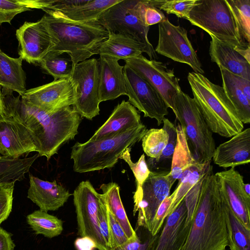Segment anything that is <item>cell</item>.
Here are the masks:
<instances>
[{"instance_id": "4316f807", "label": "cell", "mask_w": 250, "mask_h": 250, "mask_svg": "<svg viewBox=\"0 0 250 250\" xmlns=\"http://www.w3.org/2000/svg\"><path fill=\"white\" fill-rule=\"evenodd\" d=\"M121 0H88L81 4L62 7L54 11L62 17L76 22L97 21L104 11Z\"/></svg>"}, {"instance_id": "8d00e7d4", "label": "cell", "mask_w": 250, "mask_h": 250, "mask_svg": "<svg viewBox=\"0 0 250 250\" xmlns=\"http://www.w3.org/2000/svg\"><path fill=\"white\" fill-rule=\"evenodd\" d=\"M231 7L243 38L250 42V0H227Z\"/></svg>"}, {"instance_id": "ac0fdd59", "label": "cell", "mask_w": 250, "mask_h": 250, "mask_svg": "<svg viewBox=\"0 0 250 250\" xmlns=\"http://www.w3.org/2000/svg\"><path fill=\"white\" fill-rule=\"evenodd\" d=\"M31 134L26 127L13 117L3 113L0 116V154L19 158L36 151Z\"/></svg>"}, {"instance_id": "30bf717a", "label": "cell", "mask_w": 250, "mask_h": 250, "mask_svg": "<svg viewBox=\"0 0 250 250\" xmlns=\"http://www.w3.org/2000/svg\"><path fill=\"white\" fill-rule=\"evenodd\" d=\"M70 77L77 85L73 108L82 118L92 120L100 110L98 60L92 58L74 65Z\"/></svg>"}, {"instance_id": "8992f818", "label": "cell", "mask_w": 250, "mask_h": 250, "mask_svg": "<svg viewBox=\"0 0 250 250\" xmlns=\"http://www.w3.org/2000/svg\"><path fill=\"white\" fill-rule=\"evenodd\" d=\"M190 23L236 49L250 47L242 37L234 13L227 0H197L189 13Z\"/></svg>"}, {"instance_id": "d6986e66", "label": "cell", "mask_w": 250, "mask_h": 250, "mask_svg": "<svg viewBox=\"0 0 250 250\" xmlns=\"http://www.w3.org/2000/svg\"><path fill=\"white\" fill-rule=\"evenodd\" d=\"M27 198L45 212L62 207L71 195L69 190L55 180L44 181L29 174Z\"/></svg>"}, {"instance_id": "836d02e7", "label": "cell", "mask_w": 250, "mask_h": 250, "mask_svg": "<svg viewBox=\"0 0 250 250\" xmlns=\"http://www.w3.org/2000/svg\"><path fill=\"white\" fill-rule=\"evenodd\" d=\"M163 127L167 132L169 138L168 143L157 159L149 158L146 162L150 171H170L172 156L177 141L176 127L167 118L163 121Z\"/></svg>"}, {"instance_id": "1f68e13d", "label": "cell", "mask_w": 250, "mask_h": 250, "mask_svg": "<svg viewBox=\"0 0 250 250\" xmlns=\"http://www.w3.org/2000/svg\"><path fill=\"white\" fill-rule=\"evenodd\" d=\"M38 154L24 158L0 157V182L20 181L25 177Z\"/></svg>"}, {"instance_id": "d6a6232c", "label": "cell", "mask_w": 250, "mask_h": 250, "mask_svg": "<svg viewBox=\"0 0 250 250\" xmlns=\"http://www.w3.org/2000/svg\"><path fill=\"white\" fill-rule=\"evenodd\" d=\"M26 220L36 234H42L49 238L60 235L63 231L62 220L40 209L28 215Z\"/></svg>"}, {"instance_id": "11a10c76", "label": "cell", "mask_w": 250, "mask_h": 250, "mask_svg": "<svg viewBox=\"0 0 250 250\" xmlns=\"http://www.w3.org/2000/svg\"><path fill=\"white\" fill-rule=\"evenodd\" d=\"M1 155H0V157H1Z\"/></svg>"}, {"instance_id": "b9f144b4", "label": "cell", "mask_w": 250, "mask_h": 250, "mask_svg": "<svg viewBox=\"0 0 250 250\" xmlns=\"http://www.w3.org/2000/svg\"><path fill=\"white\" fill-rule=\"evenodd\" d=\"M196 1L197 0H162L159 9L168 14H173L179 18L187 19Z\"/></svg>"}, {"instance_id": "816d5d0a", "label": "cell", "mask_w": 250, "mask_h": 250, "mask_svg": "<svg viewBox=\"0 0 250 250\" xmlns=\"http://www.w3.org/2000/svg\"><path fill=\"white\" fill-rule=\"evenodd\" d=\"M243 188L245 192L249 196H250V185L249 184L244 183Z\"/></svg>"}, {"instance_id": "5bb4252c", "label": "cell", "mask_w": 250, "mask_h": 250, "mask_svg": "<svg viewBox=\"0 0 250 250\" xmlns=\"http://www.w3.org/2000/svg\"><path fill=\"white\" fill-rule=\"evenodd\" d=\"M77 98V85L70 77L26 90L22 101L49 113L72 106Z\"/></svg>"}, {"instance_id": "8fae6325", "label": "cell", "mask_w": 250, "mask_h": 250, "mask_svg": "<svg viewBox=\"0 0 250 250\" xmlns=\"http://www.w3.org/2000/svg\"><path fill=\"white\" fill-rule=\"evenodd\" d=\"M158 35V43L154 49L156 53L188 65L194 72L204 74L188 32L184 27L174 25L166 18L159 23Z\"/></svg>"}, {"instance_id": "db71d44e", "label": "cell", "mask_w": 250, "mask_h": 250, "mask_svg": "<svg viewBox=\"0 0 250 250\" xmlns=\"http://www.w3.org/2000/svg\"><path fill=\"white\" fill-rule=\"evenodd\" d=\"M229 249L230 250H240L235 244L234 242L232 243L231 245H230L229 246Z\"/></svg>"}, {"instance_id": "ab89813d", "label": "cell", "mask_w": 250, "mask_h": 250, "mask_svg": "<svg viewBox=\"0 0 250 250\" xmlns=\"http://www.w3.org/2000/svg\"><path fill=\"white\" fill-rule=\"evenodd\" d=\"M131 149V148H127L120 159L124 160L128 165L134 175L136 188L133 197H135L141 193L142 185L148 177L150 171L147 166L144 154L141 156L137 162H132L130 153Z\"/></svg>"}, {"instance_id": "9c48e42d", "label": "cell", "mask_w": 250, "mask_h": 250, "mask_svg": "<svg viewBox=\"0 0 250 250\" xmlns=\"http://www.w3.org/2000/svg\"><path fill=\"white\" fill-rule=\"evenodd\" d=\"M134 3L135 0H121L104 11L97 22L109 32L132 36L145 45L150 60H156L158 56L147 37L149 27L136 16Z\"/></svg>"}, {"instance_id": "e0dca14e", "label": "cell", "mask_w": 250, "mask_h": 250, "mask_svg": "<svg viewBox=\"0 0 250 250\" xmlns=\"http://www.w3.org/2000/svg\"><path fill=\"white\" fill-rule=\"evenodd\" d=\"M215 175L231 209L244 227L250 230V196L244 190L243 176L235 168L217 172Z\"/></svg>"}, {"instance_id": "83f0119b", "label": "cell", "mask_w": 250, "mask_h": 250, "mask_svg": "<svg viewBox=\"0 0 250 250\" xmlns=\"http://www.w3.org/2000/svg\"><path fill=\"white\" fill-rule=\"evenodd\" d=\"M100 189L102 190L107 208L120 225L130 241L138 238L135 230L128 219L120 195L119 186L115 182L103 184Z\"/></svg>"}, {"instance_id": "7c38bea8", "label": "cell", "mask_w": 250, "mask_h": 250, "mask_svg": "<svg viewBox=\"0 0 250 250\" xmlns=\"http://www.w3.org/2000/svg\"><path fill=\"white\" fill-rule=\"evenodd\" d=\"M123 73L126 95L129 102L145 117L156 120L157 125L163 123L169 108L159 93L146 81L127 65L124 66Z\"/></svg>"}, {"instance_id": "603a6c76", "label": "cell", "mask_w": 250, "mask_h": 250, "mask_svg": "<svg viewBox=\"0 0 250 250\" xmlns=\"http://www.w3.org/2000/svg\"><path fill=\"white\" fill-rule=\"evenodd\" d=\"M141 123V116L136 108L129 102L123 100L115 107L109 117L89 140L109 137Z\"/></svg>"}, {"instance_id": "f6af8a7d", "label": "cell", "mask_w": 250, "mask_h": 250, "mask_svg": "<svg viewBox=\"0 0 250 250\" xmlns=\"http://www.w3.org/2000/svg\"><path fill=\"white\" fill-rule=\"evenodd\" d=\"M175 192L167 196L158 207L156 214L153 218L150 233L152 236L158 234L164 220L167 218V212L172 202Z\"/></svg>"}, {"instance_id": "2e32d148", "label": "cell", "mask_w": 250, "mask_h": 250, "mask_svg": "<svg viewBox=\"0 0 250 250\" xmlns=\"http://www.w3.org/2000/svg\"><path fill=\"white\" fill-rule=\"evenodd\" d=\"M19 54L29 63L38 64L53 47L50 35L42 20L25 21L17 29Z\"/></svg>"}, {"instance_id": "484cf974", "label": "cell", "mask_w": 250, "mask_h": 250, "mask_svg": "<svg viewBox=\"0 0 250 250\" xmlns=\"http://www.w3.org/2000/svg\"><path fill=\"white\" fill-rule=\"evenodd\" d=\"M22 61L20 56L15 58L8 56L0 48V86L4 89L16 92L20 96L26 90Z\"/></svg>"}, {"instance_id": "6da1fadb", "label": "cell", "mask_w": 250, "mask_h": 250, "mask_svg": "<svg viewBox=\"0 0 250 250\" xmlns=\"http://www.w3.org/2000/svg\"><path fill=\"white\" fill-rule=\"evenodd\" d=\"M185 201L187 208L194 210V213L182 250H226L233 242L230 207L211 164Z\"/></svg>"}, {"instance_id": "3957f363", "label": "cell", "mask_w": 250, "mask_h": 250, "mask_svg": "<svg viewBox=\"0 0 250 250\" xmlns=\"http://www.w3.org/2000/svg\"><path fill=\"white\" fill-rule=\"evenodd\" d=\"M43 11L46 14L41 20L53 43L49 51L68 54L73 66L97 54L99 46L108 38V31L97 21L76 22L53 10Z\"/></svg>"}, {"instance_id": "7dc6e473", "label": "cell", "mask_w": 250, "mask_h": 250, "mask_svg": "<svg viewBox=\"0 0 250 250\" xmlns=\"http://www.w3.org/2000/svg\"><path fill=\"white\" fill-rule=\"evenodd\" d=\"M98 218L99 226L101 235L106 245L109 249L107 208L104 199L100 210Z\"/></svg>"}, {"instance_id": "f546056e", "label": "cell", "mask_w": 250, "mask_h": 250, "mask_svg": "<svg viewBox=\"0 0 250 250\" xmlns=\"http://www.w3.org/2000/svg\"><path fill=\"white\" fill-rule=\"evenodd\" d=\"M222 79L223 88L234 106L238 118L243 124L250 123V101L245 96L235 80L233 74L219 67Z\"/></svg>"}, {"instance_id": "4dcf8cb0", "label": "cell", "mask_w": 250, "mask_h": 250, "mask_svg": "<svg viewBox=\"0 0 250 250\" xmlns=\"http://www.w3.org/2000/svg\"><path fill=\"white\" fill-rule=\"evenodd\" d=\"M210 164L211 163L201 164L197 162L184 173L174 190L175 194L167 212V218L176 208L189 191L200 180Z\"/></svg>"}, {"instance_id": "60d3db41", "label": "cell", "mask_w": 250, "mask_h": 250, "mask_svg": "<svg viewBox=\"0 0 250 250\" xmlns=\"http://www.w3.org/2000/svg\"><path fill=\"white\" fill-rule=\"evenodd\" d=\"M229 218L234 243L240 250H250V230L244 227L230 208Z\"/></svg>"}, {"instance_id": "ba28073f", "label": "cell", "mask_w": 250, "mask_h": 250, "mask_svg": "<svg viewBox=\"0 0 250 250\" xmlns=\"http://www.w3.org/2000/svg\"><path fill=\"white\" fill-rule=\"evenodd\" d=\"M73 203L78 225V234L87 237L98 250H110L106 245L99 226V214L104 201L89 180L82 181L74 190Z\"/></svg>"}, {"instance_id": "c3c4849f", "label": "cell", "mask_w": 250, "mask_h": 250, "mask_svg": "<svg viewBox=\"0 0 250 250\" xmlns=\"http://www.w3.org/2000/svg\"><path fill=\"white\" fill-rule=\"evenodd\" d=\"M15 246L11 234L0 227V250H14Z\"/></svg>"}, {"instance_id": "7a4b0ae2", "label": "cell", "mask_w": 250, "mask_h": 250, "mask_svg": "<svg viewBox=\"0 0 250 250\" xmlns=\"http://www.w3.org/2000/svg\"><path fill=\"white\" fill-rule=\"evenodd\" d=\"M0 96L3 113L15 119L28 130L39 156L47 161L57 154L63 144L74 139L82 117L72 106L49 113L24 103L20 96L15 97L12 91L2 89Z\"/></svg>"}, {"instance_id": "ee69618b", "label": "cell", "mask_w": 250, "mask_h": 250, "mask_svg": "<svg viewBox=\"0 0 250 250\" xmlns=\"http://www.w3.org/2000/svg\"><path fill=\"white\" fill-rule=\"evenodd\" d=\"M110 250L117 248L129 239L123 229L107 209Z\"/></svg>"}, {"instance_id": "7402d4cb", "label": "cell", "mask_w": 250, "mask_h": 250, "mask_svg": "<svg viewBox=\"0 0 250 250\" xmlns=\"http://www.w3.org/2000/svg\"><path fill=\"white\" fill-rule=\"evenodd\" d=\"M212 159L219 167L226 168L250 162V128L242 130L215 148Z\"/></svg>"}, {"instance_id": "277c9868", "label": "cell", "mask_w": 250, "mask_h": 250, "mask_svg": "<svg viewBox=\"0 0 250 250\" xmlns=\"http://www.w3.org/2000/svg\"><path fill=\"white\" fill-rule=\"evenodd\" d=\"M193 100L213 133L229 138L243 130L236 110L223 88L203 74L188 73Z\"/></svg>"}, {"instance_id": "7bdbcfd3", "label": "cell", "mask_w": 250, "mask_h": 250, "mask_svg": "<svg viewBox=\"0 0 250 250\" xmlns=\"http://www.w3.org/2000/svg\"><path fill=\"white\" fill-rule=\"evenodd\" d=\"M15 182H0V225L9 217L12 209Z\"/></svg>"}, {"instance_id": "f907efd6", "label": "cell", "mask_w": 250, "mask_h": 250, "mask_svg": "<svg viewBox=\"0 0 250 250\" xmlns=\"http://www.w3.org/2000/svg\"><path fill=\"white\" fill-rule=\"evenodd\" d=\"M77 250H92L95 248L94 243L87 237H81L75 242Z\"/></svg>"}, {"instance_id": "d4e9b609", "label": "cell", "mask_w": 250, "mask_h": 250, "mask_svg": "<svg viewBox=\"0 0 250 250\" xmlns=\"http://www.w3.org/2000/svg\"><path fill=\"white\" fill-rule=\"evenodd\" d=\"M108 32L107 40L99 46L97 54L106 55L124 61L136 57L145 52L146 47L132 36L124 33Z\"/></svg>"}, {"instance_id": "e575fe53", "label": "cell", "mask_w": 250, "mask_h": 250, "mask_svg": "<svg viewBox=\"0 0 250 250\" xmlns=\"http://www.w3.org/2000/svg\"><path fill=\"white\" fill-rule=\"evenodd\" d=\"M61 55L49 51L38 64L45 73L52 76L54 80L69 78L72 72L73 65L71 59Z\"/></svg>"}, {"instance_id": "d590c367", "label": "cell", "mask_w": 250, "mask_h": 250, "mask_svg": "<svg viewBox=\"0 0 250 250\" xmlns=\"http://www.w3.org/2000/svg\"><path fill=\"white\" fill-rule=\"evenodd\" d=\"M168 138L167 131L163 128L147 130L142 139L144 152L149 158L157 159L167 146Z\"/></svg>"}, {"instance_id": "bcb514c9", "label": "cell", "mask_w": 250, "mask_h": 250, "mask_svg": "<svg viewBox=\"0 0 250 250\" xmlns=\"http://www.w3.org/2000/svg\"><path fill=\"white\" fill-rule=\"evenodd\" d=\"M138 235V238L134 241L128 240L125 244L110 250H153L156 243L159 234L150 236L143 241Z\"/></svg>"}, {"instance_id": "52a82bcc", "label": "cell", "mask_w": 250, "mask_h": 250, "mask_svg": "<svg viewBox=\"0 0 250 250\" xmlns=\"http://www.w3.org/2000/svg\"><path fill=\"white\" fill-rule=\"evenodd\" d=\"M173 102L176 119L193 158L199 163H211L216 148L213 132L194 100L181 90L175 96Z\"/></svg>"}, {"instance_id": "f5cc1de1", "label": "cell", "mask_w": 250, "mask_h": 250, "mask_svg": "<svg viewBox=\"0 0 250 250\" xmlns=\"http://www.w3.org/2000/svg\"><path fill=\"white\" fill-rule=\"evenodd\" d=\"M3 113V105L2 99L0 96V116Z\"/></svg>"}, {"instance_id": "4fadbf2b", "label": "cell", "mask_w": 250, "mask_h": 250, "mask_svg": "<svg viewBox=\"0 0 250 250\" xmlns=\"http://www.w3.org/2000/svg\"><path fill=\"white\" fill-rule=\"evenodd\" d=\"M170 171H151L142 185L140 194L133 197V215L138 213L137 226L149 232L153 218L162 202L169 195L172 187Z\"/></svg>"}, {"instance_id": "ffe728a7", "label": "cell", "mask_w": 250, "mask_h": 250, "mask_svg": "<svg viewBox=\"0 0 250 250\" xmlns=\"http://www.w3.org/2000/svg\"><path fill=\"white\" fill-rule=\"evenodd\" d=\"M187 216V208L184 199L167 217L153 250H182L191 224L186 225Z\"/></svg>"}, {"instance_id": "5b68a950", "label": "cell", "mask_w": 250, "mask_h": 250, "mask_svg": "<svg viewBox=\"0 0 250 250\" xmlns=\"http://www.w3.org/2000/svg\"><path fill=\"white\" fill-rule=\"evenodd\" d=\"M147 130L142 123L109 137L76 142L71 148L70 155L74 171L85 173L113 167L127 148L142 140Z\"/></svg>"}, {"instance_id": "cb8c5ba5", "label": "cell", "mask_w": 250, "mask_h": 250, "mask_svg": "<svg viewBox=\"0 0 250 250\" xmlns=\"http://www.w3.org/2000/svg\"><path fill=\"white\" fill-rule=\"evenodd\" d=\"M211 38L209 53L211 61L232 74L250 81V63L233 46Z\"/></svg>"}, {"instance_id": "f1b7e54d", "label": "cell", "mask_w": 250, "mask_h": 250, "mask_svg": "<svg viewBox=\"0 0 250 250\" xmlns=\"http://www.w3.org/2000/svg\"><path fill=\"white\" fill-rule=\"evenodd\" d=\"M176 127V144L172 156L170 170L167 174L172 186L176 180L181 178L187 169L197 163L191 155L181 126L178 124Z\"/></svg>"}, {"instance_id": "44dd1931", "label": "cell", "mask_w": 250, "mask_h": 250, "mask_svg": "<svg viewBox=\"0 0 250 250\" xmlns=\"http://www.w3.org/2000/svg\"><path fill=\"white\" fill-rule=\"evenodd\" d=\"M98 60L100 102L113 100L121 95H126L124 66L119 63V60L108 55H100Z\"/></svg>"}, {"instance_id": "74e56055", "label": "cell", "mask_w": 250, "mask_h": 250, "mask_svg": "<svg viewBox=\"0 0 250 250\" xmlns=\"http://www.w3.org/2000/svg\"><path fill=\"white\" fill-rule=\"evenodd\" d=\"M32 8H35L34 0H0V24H11L16 15Z\"/></svg>"}, {"instance_id": "9a60e30c", "label": "cell", "mask_w": 250, "mask_h": 250, "mask_svg": "<svg viewBox=\"0 0 250 250\" xmlns=\"http://www.w3.org/2000/svg\"><path fill=\"white\" fill-rule=\"evenodd\" d=\"M125 61V64L159 93L168 107L175 114L173 99L182 90L179 79L175 76L173 69H169L161 62L148 60L142 54Z\"/></svg>"}, {"instance_id": "f35d334b", "label": "cell", "mask_w": 250, "mask_h": 250, "mask_svg": "<svg viewBox=\"0 0 250 250\" xmlns=\"http://www.w3.org/2000/svg\"><path fill=\"white\" fill-rule=\"evenodd\" d=\"M134 10L138 18L148 27L167 18L161 10L153 5L152 0H135Z\"/></svg>"}, {"instance_id": "681fc988", "label": "cell", "mask_w": 250, "mask_h": 250, "mask_svg": "<svg viewBox=\"0 0 250 250\" xmlns=\"http://www.w3.org/2000/svg\"><path fill=\"white\" fill-rule=\"evenodd\" d=\"M233 77L247 99L250 101V81L233 74Z\"/></svg>"}]
</instances>
